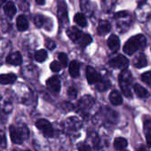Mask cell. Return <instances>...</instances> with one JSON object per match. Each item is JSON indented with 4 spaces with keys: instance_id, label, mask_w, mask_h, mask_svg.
<instances>
[{
    "instance_id": "1",
    "label": "cell",
    "mask_w": 151,
    "mask_h": 151,
    "mask_svg": "<svg viewBox=\"0 0 151 151\" xmlns=\"http://www.w3.org/2000/svg\"><path fill=\"white\" fill-rule=\"evenodd\" d=\"M146 44H147V39L145 37V36L139 34V35L132 37L124 44L123 49H124V52L125 53L132 55L135 52H137L138 50L143 49L146 46Z\"/></svg>"
},
{
    "instance_id": "2",
    "label": "cell",
    "mask_w": 151,
    "mask_h": 151,
    "mask_svg": "<svg viewBox=\"0 0 151 151\" xmlns=\"http://www.w3.org/2000/svg\"><path fill=\"white\" fill-rule=\"evenodd\" d=\"M9 132H10V138L12 142L17 145L22 144L23 141L27 139L29 135V129L26 125H22V126L10 125Z\"/></svg>"
},
{
    "instance_id": "3",
    "label": "cell",
    "mask_w": 151,
    "mask_h": 151,
    "mask_svg": "<svg viewBox=\"0 0 151 151\" xmlns=\"http://www.w3.org/2000/svg\"><path fill=\"white\" fill-rule=\"evenodd\" d=\"M132 81V76L131 72L127 69H124V71L119 75V85L124 95L127 98H132V94L130 89V85Z\"/></svg>"
},
{
    "instance_id": "4",
    "label": "cell",
    "mask_w": 151,
    "mask_h": 151,
    "mask_svg": "<svg viewBox=\"0 0 151 151\" xmlns=\"http://www.w3.org/2000/svg\"><path fill=\"white\" fill-rule=\"evenodd\" d=\"M36 126L45 137L50 138L53 136V128L49 121L45 119H38L36 122Z\"/></svg>"
},
{
    "instance_id": "5",
    "label": "cell",
    "mask_w": 151,
    "mask_h": 151,
    "mask_svg": "<svg viewBox=\"0 0 151 151\" xmlns=\"http://www.w3.org/2000/svg\"><path fill=\"white\" fill-rule=\"evenodd\" d=\"M109 64L110 65V67L115 68L126 69L129 65V60L124 55H117L116 57L109 60Z\"/></svg>"
},
{
    "instance_id": "6",
    "label": "cell",
    "mask_w": 151,
    "mask_h": 151,
    "mask_svg": "<svg viewBox=\"0 0 151 151\" xmlns=\"http://www.w3.org/2000/svg\"><path fill=\"white\" fill-rule=\"evenodd\" d=\"M86 79H87V81H88V83L90 85L97 84L98 82H100L101 80V75L93 67H90L89 66V67L86 68Z\"/></svg>"
},
{
    "instance_id": "7",
    "label": "cell",
    "mask_w": 151,
    "mask_h": 151,
    "mask_svg": "<svg viewBox=\"0 0 151 151\" xmlns=\"http://www.w3.org/2000/svg\"><path fill=\"white\" fill-rule=\"evenodd\" d=\"M46 86L49 90H51L52 92H53L55 93H59L60 90V81L59 78L56 77V76H53V77L50 78L46 81Z\"/></svg>"
},
{
    "instance_id": "8",
    "label": "cell",
    "mask_w": 151,
    "mask_h": 151,
    "mask_svg": "<svg viewBox=\"0 0 151 151\" xmlns=\"http://www.w3.org/2000/svg\"><path fill=\"white\" fill-rule=\"evenodd\" d=\"M22 62V56L21 52H11L7 57H6V63L13 65V66H18L21 65Z\"/></svg>"
},
{
    "instance_id": "9",
    "label": "cell",
    "mask_w": 151,
    "mask_h": 151,
    "mask_svg": "<svg viewBox=\"0 0 151 151\" xmlns=\"http://www.w3.org/2000/svg\"><path fill=\"white\" fill-rule=\"evenodd\" d=\"M93 103H94V100L91 96L89 95L84 96L78 102V108L80 110H87L93 106Z\"/></svg>"
},
{
    "instance_id": "10",
    "label": "cell",
    "mask_w": 151,
    "mask_h": 151,
    "mask_svg": "<svg viewBox=\"0 0 151 151\" xmlns=\"http://www.w3.org/2000/svg\"><path fill=\"white\" fill-rule=\"evenodd\" d=\"M68 71L69 75L73 78H77L80 75V66L79 63L77 60H72L68 66Z\"/></svg>"
},
{
    "instance_id": "11",
    "label": "cell",
    "mask_w": 151,
    "mask_h": 151,
    "mask_svg": "<svg viewBox=\"0 0 151 151\" xmlns=\"http://www.w3.org/2000/svg\"><path fill=\"white\" fill-rule=\"evenodd\" d=\"M67 35L72 41L78 43V40L80 39V37H82L83 33L76 27H71L67 30Z\"/></svg>"
},
{
    "instance_id": "12",
    "label": "cell",
    "mask_w": 151,
    "mask_h": 151,
    "mask_svg": "<svg viewBox=\"0 0 151 151\" xmlns=\"http://www.w3.org/2000/svg\"><path fill=\"white\" fill-rule=\"evenodd\" d=\"M16 76L13 73L0 75V85H11L15 82Z\"/></svg>"
},
{
    "instance_id": "13",
    "label": "cell",
    "mask_w": 151,
    "mask_h": 151,
    "mask_svg": "<svg viewBox=\"0 0 151 151\" xmlns=\"http://www.w3.org/2000/svg\"><path fill=\"white\" fill-rule=\"evenodd\" d=\"M108 46L113 51L116 52L120 48V40L116 35H111L108 39Z\"/></svg>"
},
{
    "instance_id": "14",
    "label": "cell",
    "mask_w": 151,
    "mask_h": 151,
    "mask_svg": "<svg viewBox=\"0 0 151 151\" xmlns=\"http://www.w3.org/2000/svg\"><path fill=\"white\" fill-rule=\"evenodd\" d=\"M16 26L18 30L20 31H25L29 28V22L27 18L24 15H19L16 20Z\"/></svg>"
},
{
    "instance_id": "15",
    "label": "cell",
    "mask_w": 151,
    "mask_h": 151,
    "mask_svg": "<svg viewBox=\"0 0 151 151\" xmlns=\"http://www.w3.org/2000/svg\"><path fill=\"white\" fill-rule=\"evenodd\" d=\"M4 12L9 18H13L17 12L15 5L12 1H8L4 6Z\"/></svg>"
},
{
    "instance_id": "16",
    "label": "cell",
    "mask_w": 151,
    "mask_h": 151,
    "mask_svg": "<svg viewBox=\"0 0 151 151\" xmlns=\"http://www.w3.org/2000/svg\"><path fill=\"white\" fill-rule=\"evenodd\" d=\"M110 29H111V26H110L109 22H107V21H101L99 23L97 31H98V34L99 35L104 36V35L108 34L110 31Z\"/></svg>"
},
{
    "instance_id": "17",
    "label": "cell",
    "mask_w": 151,
    "mask_h": 151,
    "mask_svg": "<svg viewBox=\"0 0 151 151\" xmlns=\"http://www.w3.org/2000/svg\"><path fill=\"white\" fill-rule=\"evenodd\" d=\"M109 101L115 106H119L123 103V99L121 94L117 91H112L109 94Z\"/></svg>"
},
{
    "instance_id": "18",
    "label": "cell",
    "mask_w": 151,
    "mask_h": 151,
    "mask_svg": "<svg viewBox=\"0 0 151 151\" xmlns=\"http://www.w3.org/2000/svg\"><path fill=\"white\" fill-rule=\"evenodd\" d=\"M67 126L72 131L78 130L81 127V122L77 117H69L67 120Z\"/></svg>"
},
{
    "instance_id": "19",
    "label": "cell",
    "mask_w": 151,
    "mask_h": 151,
    "mask_svg": "<svg viewBox=\"0 0 151 151\" xmlns=\"http://www.w3.org/2000/svg\"><path fill=\"white\" fill-rule=\"evenodd\" d=\"M133 89H134V92L137 94V96L139 97V98L145 99V98H147L149 96V93H148L147 90L146 88H144L143 86H141L140 85H139V84H135L133 86Z\"/></svg>"
},
{
    "instance_id": "20",
    "label": "cell",
    "mask_w": 151,
    "mask_h": 151,
    "mask_svg": "<svg viewBox=\"0 0 151 151\" xmlns=\"http://www.w3.org/2000/svg\"><path fill=\"white\" fill-rule=\"evenodd\" d=\"M133 63H134V66L136 68H144L147 65V58L144 54H140L136 59H134Z\"/></svg>"
},
{
    "instance_id": "21",
    "label": "cell",
    "mask_w": 151,
    "mask_h": 151,
    "mask_svg": "<svg viewBox=\"0 0 151 151\" xmlns=\"http://www.w3.org/2000/svg\"><path fill=\"white\" fill-rule=\"evenodd\" d=\"M74 22L77 23L79 27H82V28H85L87 26V21H86V16L83 14H77L74 17Z\"/></svg>"
},
{
    "instance_id": "22",
    "label": "cell",
    "mask_w": 151,
    "mask_h": 151,
    "mask_svg": "<svg viewBox=\"0 0 151 151\" xmlns=\"http://www.w3.org/2000/svg\"><path fill=\"white\" fill-rule=\"evenodd\" d=\"M128 145L127 140L124 138H116L114 141V147L117 150H123Z\"/></svg>"
},
{
    "instance_id": "23",
    "label": "cell",
    "mask_w": 151,
    "mask_h": 151,
    "mask_svg": "<svg viewBox=\"0 0 151 151\" xmlns=\"http://www.w3.org/2000/svg\"><path fill=\"white\" fill-rule=\"evenodd\" d=\"M47 59V52L44 49L38 50L35 53V60L37 62H44Z\"/></svg>"
},
{
    "instance_id": "24",
    "label": "cell",
    "mask_w": 151,
    "mask_h": 151,
    "mask_svg": "<svg viewBox=\"0 0 151 151\" xmlns=\"http://www.w3.org/2000/svg\"><path fill=\"white\" fill-rule=\"evenodd\" d=\"M92 41H93V39H92V37H91L90 35H88V34H83L78 43V45L80 46L85 47V46L88 45L90 43H92Z\"/></svg>"
},
{
    "instance_id": "25",
    "label": "cell",
    "mask_w": 151,
    "mask_h": 151,
    "mask_svg": "<svg viewBox=\"0 0 151 151\" xmlns=\"http://www.w3.org/2000/svg\"><path fill=\"white\" fill-rule=\"evenodd\" d=\"M97 90L101 91V92H104L106 90H108L110 87V82L109 80H103L101 79L100 82L97 83Z\"/></svg>"
},
{
    "instance_id": "26",
    "label": "cell",
    "mask_w": 151,
    "mask_h": 151,
    "mask_svg": "<svg viewBox=\"0 0 151 151\" xmlns=\"http://www.w3.org/2000/svg\"><path fill=\"white\" fill-rule=\"evenodd\" d=\"M7 143H6V131L3 126L0 125V147L3 148H6Z\"/></svg>"
},
{
    "instance_id": "27",
    "label": "cell",
    "mask_w": 151,
    "mask_h": 151,
    "mask_svg": "<svg viewBox=\"0 0 151 151\" xmlns=\"http://www.w3.org/2000/svg\"><path fill=\"white\" fill-rule=\"evenodd\" d=\"M141 80L147 85L151 86V71H147L141 75Z\"/></svg>"
},
{
    "instance_id": "28",
    "label": "cell",
    "mask_w": 151,
    "mask_h": 151,
    "mask_svg": "<svg viewBox=\"0 0 151 151\" xmlns=\"http://www.w3.org/2000/svg\"><path fill=\"white\" fill-rule=\"evenodd\" d=\"M144 131L147 133H151V117H147L144 119Z\"/></svg>"
},
{
    "instance_id": "29",
    "label": "cell",
    "mask_w": 151,
    "mask_h": 151,
    "mask_svg": "<svg viewBox=\"0 0 151 151\" xmlns=\"http://www.w3.org/2000/svg\"><path fill=\"white\" fill-rule=\"evenodd\" d=\"M34 21H35L36 26L38 27V28H40V27H42V26L44 25V23H45V17H44L43 15H41V14H37V15H36Z\"/></svg>"
},
{
    "instance_id": "30",
    "label": "cell",
    "mask_w": 151,
    "mask_h": 151,
    "mask_svg": "<svg viewBox=\"0 0 151 151\" xmlns=\"http://www.w3.org/2000/svg\"><path fill=\"white\" fill-rule=\"evenodd\" d=\"M58 58H59L60 63L61 64L62 67H66V66L68 65V56H67L66 53H64V52L59 53Z\"/></svg>"
},
{
    "instance_id": "31",
    "label": "cell",
    "mask_w": 151,
    "mask_h": 151,
    "mask_svg": "<svg viewBox=\"0 0 151 151\" xmlns=\"http://www.w3.org/2000/svg\"><path fill=\"white\" fill-rule=\"evenodd\" d=\"M50 68L52 72H59L61 68V64L56 60L52 61L50 65Z\"/></svg>"
},
{
    "instance_id": "32",
    "label": "cell",
    "mask_w": 151,
    "mask_h": 151,
    "mask_svg": "<svg viewBox=\"0 0 151 151\" xmlns=\"http://www.w3.org/2000/svg\"><path fill=\"white\" fill-rule=\"evenodd\" d=\"M68 95L70 99H75L78 95V91L75 87H69L68 90Z\"/></svg>"
},
{
    "instance_id": "33",
    "label": "cell",
    "mask_w": 151,
    "mask_h": 151,
    "mask_svg": "<svg viewBox=\"0 0 151 151\" xmlns=\"http://www.w3.org/2000/svg\"><path fill=\"white\" fill-rule=\"evenodd\" d=\"M45 45H46V47H47L49 50H53V49L56 47L55 43H54L52 40H51V39H47V40H46V42H45Z\"/></svg>"
},
{
    "instance_id": "34",
    "label": "cell",
    "mask_w": 151,
    "mask_h": 151,
    "mask_svg": "<svg viewBox=\"0 0 151 151\" xmlns=\"http://www.w3.org/2000/svg\"><path fill=\"white\" fill-rule=\"evenodd\" d=\"M78 149L79 151H92L91 147L86 144H81L80 146H78Z\"/></svg>"
},
{
    "instance_id": "35",
    "label": "cell",
    "mask_w": 151,
    "mask_h": 151,
    "mask_svg": "<svg viewBox=\"0 0 151 151\" xmlns=\"http://www.w3.org/2000/svg\"><path fill=\"white\" fill-rule=\"evenodd\" d=\"M128 14V13L126 11H123V12H119V13H116L115 14V18H121V17H125L126 15Z\"/></svg>"
},
{
    "instance_id": "36",
    "label": "cell",
    "mask_w": 151,
    "mask_h": 151,
    "mask_svg": "<svg viewBox=\"0 0 151 151\" xmlns=\"http://www.w3.org/2000/svg\"><path fill=\"white\" fill-rule=\"evenodd\" d=\"M146 139H147V144L148 145V147H151V133H147Z\"/></svg>"
},
{
    "instance_id": "37",
    "label": "cell",
    "mask_w": 151,
    "mask_h": 151,
    "mask_svg": "<svg viewBox=\"0 0 151 151\" xmlns=\"http://www.w3.org/2000/svg\"><path fill=\"white\" fill-rule=\"evenodd\" d=\"M36 2H37V4H38V5L42 6V5H45V0H36Z\"/></svg>"
},
{
    "instance_id": "38",
    "label": "cell",
    "mask_w": 151,
    "mask_h": 151,
    "mask_svg": "<svg viewBox=\"0 0 151 151\" xmlns=\"http://www.w3.org/2000/svg\"><path fill=\"white\" fill-rule=\"evenodd\" d=\"M137 151H147V150H146V149H145L144 147H140V148H139V149H138Z\"/></svg>"
},
{
    "instance_id": "39",
    "label": "cell",
    "mask_w": 151,
    "mask_h": 151,
    "mask_svg": "<svg viewBox=\"0 0 151 151\" xmlns=\"http://www.w3.org/2000/svg\"><path fill=\"white\" fill-rule=\"evenodd\" d=\"M24 151H30V150H24Z\"/></svg>"
}]
</instances>
